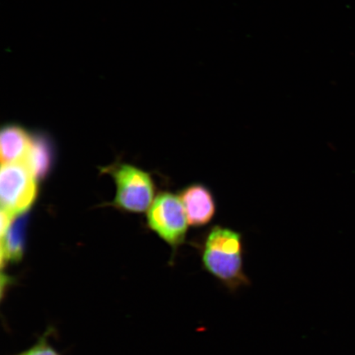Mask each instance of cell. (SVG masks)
Segmentation results:
<instances>
[{
  "instance_id": "obj_1",
  "label": "cell",
  "mask_w": 355,
  "mask_h": 355,
  "mask_svg": "<svg viewBox=\"0 0 355 355\" xmlns=\"http://www.w3.org/2000/svg\"><path fill=\"white\" fill-rule=\"evenodd\" d=\"M201 259L204 270L230 292L250 286L243 268V235L236 230L213 226L204 237Z\"/></svg>"
},
{
  "instance_id": "obj_2",
  "label": "cell",
  "mask_w": 355,
  "mask_h": 355,
  "mask_svg": "<svg viewBox=\"0 0 355 355\" xmlns=\"http://www.w3.org/2000/svg\"><path fill=\"white\" fill-rule=\"evenodd\" d=\"M105 171L114 178L116 195L113 205L124 211L144 212L153 202L155 187L148 173L127 164H119Z\"/></svg>"
},
{
  "instance_id": "obj_3",
  "label": "cell",
  "mask_w": 355,
  "mask_h": 355,
  "mask_svg": "<svg viewBox=\"0 0 355 355\" xmlns=\"http://www.w3.org/2000/svg\"><path fill=\"white\" fill-rule=\"evenodd\" d=\"M37 194V178L25 162L2 164L0 172L1 211L16 217L33 205Z\"/></svg>"
},
{
  "instance_id": "obj_4",
  "label": "cell",
  "mask_w": 355,
  "mask_h": 355,
  "mask_svg": "<svg viewBox=\"0 0 355 355\" xmlns=\"http://www.w3.org/2000/svg\"><path fill=\"white\" fill-rule=\"evenodd\" d=\"M148 225L175 252L184 243L189 221L183 203L174 193L159 194L148 215Z\"/></svg>"
},
{
  "instance_id": "obj_5",
  "label": "cell",
  "mask_w": 355,
  "mask_h": 355,
  "mask_svg": "<svg viewBox=\"0 0 355 355\" xmlns=\"http://www.w3.org/2000/svg\"><path fill=\"white\" fill-rule=\"evenodd\" d=\"M189 224L193 227H203L210 223L216 212V202L211 191L202 184H193L181 191Z\"/></svg>"
},
{
  "instance_id": "obj_6",
  "label": "cell",
  "mask_w": 355,
  "mask_h": 355,
  "mask_svg": "<svg viewBox=\"0 0 355 355\" xmlns=\"http://www.w3.org/2000/svg\"><path fill=\"white\" fill-rule=\"evenodd\" d=\"M33 139L15 125L4 127L0 135L2 164L26 162L32 148Z\"/></svg>"
},
{
  "instance_id": "obj_7",
  "label": "cell",
  "mask_w": 355,
  "mask_h": 355,
  "mask_svg": "<svg viewBox=\"0 0 355 355\" xmlns=\"http://www.w3.org/2000/svg\"><path fill=\"white\" fill-rule=\"evenodd\" d=\"M24 222L12 221L10 228L1 234L2 268L10 263H17L21 259L24 251Z\"/></svg>"
},
{
  "instance_id": "obj_8",
  "label": "cell",
  "mask_w": 355,
  "mask_h": 355,
  "mask_svg": "<svg viewBox=\"0 0 355 355\" xmlns=\"http://www.w3.org/2000/svg\"><path fill=\"white\" fill-rule=\"evenodd\" d=\"M25 162L37 179L47 174L51 164V153L46 140L40 137L33 139L32 148Z\"/></svg>"
},
{
  "instance_id": "obj_9",
  "label": "cell",
  "mask_w": 355,
  "mask_h": 355,
  "mask_svg": "<svg viewBox=\"0 0 355 355\" xmlns=\"http://www.w3.org/2000/svg\"><path fill=\"white\" fill-rule=\"evenodd\" d=\"M51 331V329H49L46 331L41 338L38 339L37 343L31 346L30 348L15 355H61L49 343L48 336Z\"/></svg>"
}]
</instances>
